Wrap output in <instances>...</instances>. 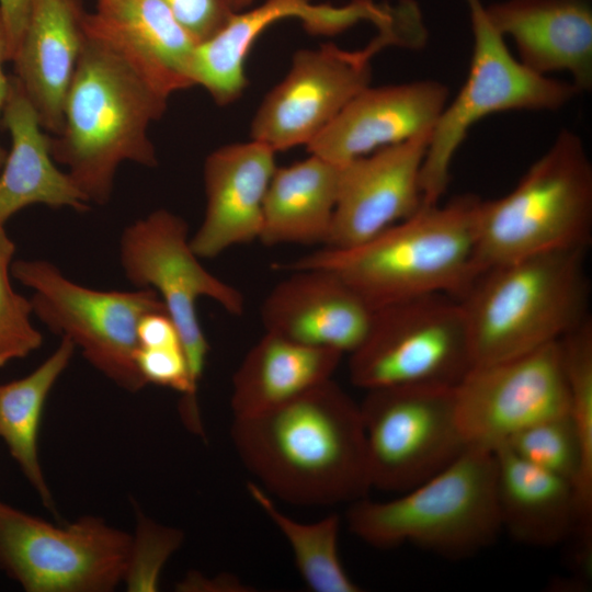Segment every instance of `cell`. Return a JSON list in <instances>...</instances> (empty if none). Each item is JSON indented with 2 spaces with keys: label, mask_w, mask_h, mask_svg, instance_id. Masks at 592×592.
<instances>
[{
  "label": "cell",
  "mask_w": 592,
  "mask_h": 592,
  "mask_svg": "<svg viewBox=\"0 0 592 592\" xmlns=\"http://www.w3.org/2000/svg\"><path fill=\"white\" fill-rule=\"evenodd\" d=\"M493 451L469 446L454 462L389 501L350 503L349 530L376 548L410 543L459 559L489 547L502 531Z\"/></svg>",
  "instance_id": "obj_6"
},
{
  "label": "cell",
  "mask_w": 592,
  "mask_h": 592,
  "mask_svg": "<svg viewBox=\"0 0 592 592\" xmlns=\"http://www.w3.org/2000/svg\"><path fill=\"white\" fill-rule=\"evenodd\" d=\"M448 101V87L432 79L368 86L307 145L308 152L346 163L433 128Z\"/></svg>",
  "instance_id": "obj_17"
},
{
  "label": "cell",
  "mask_w": 592,
  "mask_h": 592,
  "mask_svg": "<svg viewBox=\"0 0 592 592\" xmlns=\"http://www.w3.org/2000/svg\"><path fill=\"white\" fill-rule=\"evenodd\" d=\"M428 38L422 13L377 30L365 47L333 43L299 49L285 78L263 99L251 123V137L275 152L307 146L341 110L371 86L372 59L390 47L421 48Z\"/></svg>",
  "instance_id": "obj_8"
},
{
  "label": "cell",
  "mask_w": 592,
  "mask_h": 592,
  "mask_svg": "<svg viewBox=\"0 0 592 592\" xmlns=\"http://www.w3.org/2000/svg\"><path fill=\"white\" fill-rule=\"evenodd\" d=\"M493 453L502 531L533 547H553L576 536L579 514L572 483L526 463L505 445Z\"/></svg>",
  "instance_id": "obj_23"
},
{
  "label": "cell",
  "mask_w": 592,
  "mask_h": 592,
  "mask_svg": "<svg viewBox=\"0 0 592 592\" xmlns=\"http://www.w3.org/2000/svg\"><path fill=\"white\" fill-rule=\"evenodd\" d=\"M248 491L266 516L285 536L295 565L307 587L315 592H358L361 588L345 571L338 551L340 516L331 513L314 523H301L277 509L258 485Z\"/></svg>",
  "instance_id": "obj_28"
},
{
  "label": "cell",
  "mask_w": 592,
  "mask_h": 592,
  "mask_svg": "<svg viewBox=\"0 0 592 592\" xmlns=\"http://www.w3.org/2000/svg\"><path fill=\"white\" fill-rule=\"evenodd\" d=\"M9 61V41L5 23L0 11V112L3 107L8 88L9 77L3 71L4 62ZM8 151L0 146V171L3 167Z\"/></svg>",
  "instance_id": "obj_35"
},
{
  "label": "cell",
  "mask_w": 592,
  "mask_h": 592,
  "mask_svg": "<svg viewBox=\"0 0 592 592\" xmlns=\"http://www.w3.org/2000/svg\"><path fill=\"white\" fill-rule=\"evenodd\" d=\"M164 93L138 64L87 18L77 65L67 90L62 128L50 151L89 203L106 204L119 164L156 167L148 135L167 109Z\"/></svg>",
  "instance_id": "obj_2"
},
{
  "label": "cell",
  "mask_w": 592,
  "mask_h": 592,
  "mask_svg": "<svg viewBox=\"0 0 592 592\" xmlns=\"http://www.w3.org/2000/svg\"><path fill=\"white\" fill-rule=\"evenodd\" d=\"M374 310L339 275L305 267L280 281L263 299L264 331L351 354L364 341Z\"/></svg>",
  "instance_id": "obj_18"
},
{
  "label": "cell",
  "mask_w": 592,
  "mask_h": 592,
  "mask_svg": "<svg viewBox=\"0 0 592 592\" xmlns=\"http://www.w3.org/2000/svg\"><path fill=\"white\" fill-rule=\"evenodd\" d=\"M358 405L371 488L405 492L469 447L456 417L455 387L375 388Z\"/></svg>",
  "instance_id": "obj_11"
},
{
  "label": "cell",
  "mask_w": 592,
  "mask_h": 592,
  "mask_svg": "<svg viewBox=\"0 0 592 592\" xmlns=\"http://www.w3.org/2000/svg\"><path fill=\"white\" fill-rule=\"evenodd\" d=\"M162 1L198 44L217 34L236 13L231 0Z\"/></svg>",
  "instance_id": "obj_32"
},
{
  "label": "cell",
  "mask_w": 592,
  "mask_h": 592,
  "mask_svg": "<svg viewBox=\"0 0 592 592\" xmlns=\"http://www.w3.org/2000/svg\"><path fill=\"white\" fill-rule=\"evenodd\" d=\"M135 512V534L123 582L129 592H155L166 562L180 548L184 535L179 528L147 517L136 505Z\"/></svg>",
  "instance_id": "obj_31"
},
{
  "label": "cell",
  "mask_w": 592,
  "mask_h": 592,
  "mask_svg": "<svg viewBox=\"0 0 592 592\" xmlns=\"http://www.w3.org/2000/svg\"><path fill=\"white\" fill-rule=\"evenodd\" d=\"M587 252L556 250L482 271L458 299L474 365L531 353L587 320Z\"/></svg>",
  "instance_id": "obj_4"
},
{
  "label": "cell",
  "mask_w": 592,
  "mask_h": 592,
  "mask_svg": "<svg viewBox=\"0 0 592 592\" xmlns=\"http://www.w3.org/2000/svg\"><path fill=\"white\" fill-rule=\"evenodd\" d=\"M591 232L592 163L580 135L562 128L510 192L479 200L478 275L523 258L588 248Z\"/></svg>",
  "instance_id": "obj_5"
},
{
  "label": "cell",
  "mask_w": 592,
  "mask_h": 592,
  "mask_svg": "<svg viewBox=\"0 0 592 592\" xmlns=\"http://www.w3.org/2000/svg\"><path fill=\"white\" fill-rule=\"evenodd\" d=\"M479 197L422 205L410 217L350 248L323 247L289 270L319 267L339 275L373 309L433 294L459 299L478 275Z\"/></svg>",
  "instance_id": "obj_3"
},
{
  "label": "cell",
  "mask_w": 592,
  "mask_h": 592,
  "mask_svg": "<svg viewBox=\"0 0 592 592\" xmlns=\"http://www.w3.org/2000/svg\"><path fill=\"white\" fill-rule=\"evenodd\" d=\"M349 355L350 380L364 390L455 387L474 366L463 307L444 294L374 310L364 341Z\"/></svg>",
  "instance_id": "obj_10"
},
{
  "label": "cell",
  "mask_w": 592,
  "mask_h": 592,
  "mask_svg": "<svg viewBox=\"0 0 592 592\" xmlns=\"http://www.w3.org/2000/svg\"><path fill=\"white\" fill-rule=\"evenodd\" d=\"M432 128L341 164L339 191L325 247L363 243L423 205L421 170Z\"/></svg>",
  "instance_id": "obj_15"
},
{
  "label": "cell",
  "mask_w": 592,
  "mask_h": 592,
  "mask_svg": "<svg viewBox=\"0 0 592 592\" xmlns=\"http://www.w3.org/2000/svg\"><path fill=\"white\" fill-rule=\"evenodd\" d=\"M569 395V417L577 432L587 470L592 475V321L588 318L560 341Z\"/></svg>",
  "instance_id": "obj_29"
},
{
  "label": "cell",
  "mask_w": 592,
  "mask_h": 592,
  "mask_svg": "<svg viewBox=\"0 0 592 592\" xmlns=\"http://www.w3.org/2000/svg\"><path fill=\"white\" fill-rule=\"evenodd\" d=\"M14 252V242L0 227V367L27 356L43 343L41 332L31 322V300L18 294L10 283Z\"/></svg>",
  "instance_id": "obj_30"
},
{
  "label": "cell",
  "mask_w": 592,
  "mask_h": 592,
  "mask_svg": "<svg viewBox=\"0 0 592 592\" xmlns=\"http://www.w3.org/2000/svg\"><path fill=\"white\" fill-rule=\"evenodd\" d=\"M230 434L246 468L286 502L351 503L371 489L360 405L332 378L267 412L234 417Z\"/></svg>",
  "instance_id": "obj_1"
},
{
  "label": "cell",
  "mask_w": 592,
  "mask_h": 592,
  "mask_svg": "<svg viewBox=\"0 0 592 592\" xmlns=\"http://www.w3.org/2000/svg\"><path fill=\"white\" fill-rule=\"evenodd\" d=\"M11 274L33 289V314L81 349L94 368L129 392L147 385L136 363L138 323L149 312L167 311L153 289L89 288L46 260H16Z\"/></svg>",
  "instance_id": "obj_9"
},
{
  "label": "cell",
  "mask_w": 592,
  "mask_h": 592,
  "mask_svg": "<svg viewBox=\"0 0 592 592\" xmlns=\"http://www.w3.org/2000/svg\"><path fill=\"white\" fill-rule=\"evenodd\" d=\"M341 164L311 155L276 168L263 206L259 241L265 246L326 244L335 208Z\"/></svg>",
  "instance_id": "obj_26"
},
{
  "label": "cell",
  "mask_w": 592,
  "mask_h": 592,
  "mask_svg": "<svg viewBox=\"0 0 592 592\" xmlns=\"http://www.w3.org/2000/svg\"><path fill=\"white\" fill-rule=\"evenodd\" d=\"M75 349L69 339L61 338L56 350L32 373L0 385V437L42 503L54 514L57 509L41 466L37 440L46 398Z\"/></svg>",
  "instance_id": "obj_27"
},
{
  "label": "cell",
  "mask_w": 592,
  "mask_h": 592,
  "mask_svg": "<svg viewBox=\"0 0 592 592\" xmlns=\"http://www.w3.org/2000/svg\"><path fill=\"white\" fill-rule=\"evenodd\" d=\"M275 169V151L253 139L221 146L206 157L205 213L190 237L200 259L259 240L265 194Z\"/></svg>",
  "instance_id": "obj_19"
},
{
  "label": "cell",
  "mask_w": 592,
  "mask_h": 592,
  "mask_svg": "<svg viewBox=\"0 0 592 592\" xmlns=\"http://www.w3.org/2000/svg\"><path fill=\"white\" fill-rule=\"evenodd\" d=\"M34 0H0L9 41V61L20 44Z\"/></svg>",
  "instance_id": "obj_33"
},
{
  "label": "cell",
  "mask_w": 592,
  "mask_h": 592,
  "mask_svg": "<svg viewBox=\"0 0 592 592\" xmlns=\"http://www.w3.org/2000/svg\"><path fill=\"white\" fill-rule=\"evenodd\" d=\"M343 354L264 331L232 376L234 417L278 408L332 378Z\"/></svg>",
  "instance_id": "obj_25"
},
{
  "label": "cell",
  "mask_w": 592,
  "mask_h": 592,
  "mask_svg": "<svg viewBox=\"0 0 592 592\" xmlns=\"http://www.w3.org/2000/svg\"><path fill=\"white\" fill-rule=\"evenodd\" d=\"M86 13L81 0H34L12 57L14 77L44 130L57 136L79 57Z\"/></svg>",
  "instance_id": "obj_21"
},
{
  "label": "cell",
  "mask_w": 592,
  "mask_h": 592,
  "mask_svg": "<svg viewBox=\"0 0 592 592\" xmlns=\"http://www.w3.org/2000/svg\"><path fill=\"white\" fill-rule=\"evenodd\" d=\"M124 274L137 288H151L173 321L198 388L209 352L196 304L210 298L232 316L244 312L243 294L208 272L190 244L185 220L164 208L128 225L119 240Z\"/></svg>",
  "instance_id": "obj_13"
},
{
  "label": "cell",
  "mask_w": 592,
  "mask_h": 592,
  "mask_svg": "<svg viewBox=\"0 0 592 592\" xmlns=\"http://www.w3.org/2000/svg\"><path fill=\"white\" fill-rule=\"evenodd\" d=\"M178 591H208V592H246L251 589L238 578L229 573H221L214 578H205L197 571H191L177 584Z\"/></svg>",
  "instance_id": "obj_34"
},
{
  "label": "cell",
  "mask_w": 592,
  "mask_h": 592,
  "mask_svg": "<svg viewBox=\"0 0 592 592\" xmlns=\"http://www.w3.org/2000/svg\"><path fill=\"white\" fill-rule=\"evenodd\" d=\"M288 18L299 19L312 34L334 35L361 22L377 24L383 7L374 0H351L342 5L265 0L236 12L217 34L197 44L191 64L194 86L206 89L219 105L236 101L247 87L244 64L253 43L270 25Z\"/></svg>",
  "instance_id": "obj_16"
},
{
  "label": "cell",
  "mask_w": 592,
  "mask_h": 592,
  "mask_svg": "<svg viewBox=\"0 0 592 592\" xmlns=\"http://www.w3.org/2000/svg\"><path fill=\"white\" fill-rule=\"evenodd\" d=\"M87 18L168 95L194 86L191 64L198 43L162 0H98Z\"/></svg>",
  "instance_id": "obj_24"
},
{
  "label": "cell",
  "mask_w": 592,
  "mask_h": 592,
  "mask_svg": "<svg viewBox=\"0 0 592 592\" xmlns=\"http://www.w3.org/2000/svg\"><path fill=\"white\" fill-rule=\"evenodd\" d=\"M2 126L11 137V149L0 171V227L19 210L34 204L78 212L89 202L67 172L52 157V136L43 129L35 109L14 76H9L1 110Z\"/></svg>",
  "instance_id": "obj_22"
},
{
  "label": "cell",
  "mask_w": 592,
  "mask_h": 592,
  "mask_svg": "<svg viewBox=\"0 0 592 592\" xmlns=\"http://www.w3.org/2000/svg\"><path fill=\"white\" fill-rule=\"evenodd\" d=\"M485 10L524 66L545 76L567 72L581 92L591 90V0H501Z\"/></svg>",
  "instance_id": "obj_20"
},
{
  "label": "cell",
  "mask_w": 592,
  "mask_h": 592,
  "mask_svg": "<svg viewBox=\"0 0 592 592\" xmlns=\"http://www.w3.org/2000/svg\"><path fill=\"white\" fill-rule=\"evenodd\" d=\"M130 544L101 517L58 526L0 501V569L27 592L113 591Z\"/></svg>",
  "instance_id": "obj_12"
},
{
  "label": "cell",
  "mask_w": 592,
  "mask_h": 592,
  "mask_svg": "<svg viewBox=\"0 0 592 592\" xmlns=\"http://www.w3.org/2000/svg\"><path fill=\"white\" fill-rule=\"evenodd\" d=\"M468 446L494 451L520 431L569 411L559 341L531 353L474 365L455 386Z\"/></svg>",
  "instance_id": "obj_14"
},
{
  "label": "cell",
  "mask_w": 592,
  "mask_h": 592,
  "mask_svg": "<svg viewBox=\"0 0 592 592\" xmlns=\"http://www.w3.org/2000/svg\"><path fill=\"white\" fill-rule=\"evenodd\" d=\"M463 1L473 35L469 71L432 128L421 170L424 205L440 203L446 193L453 159L474 124L501 112L558 111L581 93L571 81L540 75L524 66L491 25L482 0Z\"/></svg>",
  "instance_id": "obj_7"
},
{
  "label": "cell",
  "mask_w": 592,
  "mask_h": 592,
  "mask_svg": "<svg viewBox=\"0 0 592 592\" xmlns=\"http://www.w3.org/2000/svg\"><path fill=\"white\" fill-rule=\"evenodd\" d=\"M236 12L246 10L254 0H231Z\"/></svg>",
  "instance_id": "obj_36"
}]
</instances>
